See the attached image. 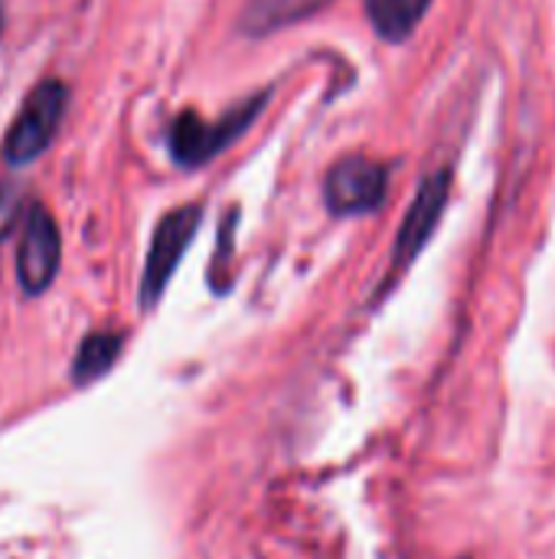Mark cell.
I'll list each match as a JSON object with an SVG mask.
<instances>
[{
    "instance_id": "6da1fadb",
    "label": "cell",
    "mask_w": 555,
    "mask_h": 559,
    "mask_svg": "<svg viewBox=\"0 0 555 559\" xmlns=\"http://www.w3.org/2000/svg\"><path fill=\"white\" fill-rule=\"evenodd\" d=\"M69 88L59 79H43L29 88L23 98L7 138H3V157L13 167L33 164L56 138L62 115H65Z\"/></svg>"
},
{
    "instance_id": "7a4b0ae2",
    "label": "cell",
    "mask_w": 555,
    "mask_h": 559,
    "mask_svg": "<svg viewBox=\"0 0 555 559\" xmlns=\"http://www.w3.org/2000/svg\"><path fill=\"white\" fill-rule=\"evenodd\" d=\"M268 95H255L252 102L239 105L236 111L222 115L219 121H203L196 111H183L170 124V154L180 167H200L213 160L222 147H229L262 111Z\"/></svg>"
},
{
    "instance_id": "3957f363",
    "label": "cell",
    "mask_w": 555,
    "mask_h": 559,
    "mask_svg": "<svg viewBox=\"0 0 555 559\" xmlns=\"http://www.w3.org/2000/svg\"><path fill=\"white\" fill-rule=\"evenodd\" d=\"M389 190V167L370 157H343L327 170L324 200L337 216H363L383 206Z\"/></svg>"
},
{
    "instance_id": "277c9868",
    "label": "cell",
    "mask_w": 555,
    "mask_h": 559,
    "mask_svg": "<svg viewBox=\"0 0 555 559\" xmlns=\"http://www.w3.org/2000/svg\"><path fill=\"white\" fill-rule=\"evenodd\" d=\"M196 229H200V206H177L173 213H167L157 223L150 249H147V262H144V278H141V305L144 308H150L164 295V288H167L170 275L177 272Z\"/></svg>"
},
{
    "instance_id": "5b68a950",
    "label": "cell",
    "mask_w": 555,
    "mask_h": 559,
    "mask_svg": "<svg viewBox=\"0 0 555 559\" xmlns=\"http://www.w3.org/2000/svg\"><path fill=\"white\" fill-rule=\"evenodd\" d=\"M59 226L46 206H29L23 229H20V246H16V282L26 295H43L56 272H59Z\"/></svg>"
},
{
    "instance_id": "8992f818",
    "label": "cell",
    "mask_w": 555,
    "mask_h": 559,
    "mask_svg": "<svg viewBox=\"0 0 555 559\" xmlns=\"http://www.w3.org/2000/svg\"><path fill=\"white\" fill-rule=\"evenodd\" d=\"M448 193H451V180L445 170L432 174L429 180H422L412 206L406 210V219H402V229L396 236V249H393V272L396 269H406L422 249L425 242L432 239V233L438 229L442 223V213L448 206Z\"/></svg>"
},
{
    "instance_id": "52a82bcc",
    "label": "cell",
    "mask_w": 555,
    "mask_h": 559,
    "mask_svg": "<svg viewBox=\"0 0 555 559\" xmlns=\"http://www.w3.org/2000/svg\"><path fill=\"white\" fill-rule=\"evenodd\" d=\"M324 7H330V0H249L239 16V26L249 36H272L321 13Z\"/></svg>"
},
{
    "instance_id": "ba28073f",
    "label": "cell",
    "mask_w": 555,
    "mask_h": 559,
    "mask_svg": "<svg viewBox=\"0 0 555 559\" xmlns=\"http://www.w3.org/2000/svg\"><path fill=\"white\" fill-rule=\"evenodd\" d=\"M432 0H366V13L373 20V29L389 39L402 43L415 33L422 16L429 13Z\"/></svg>"
},
{
    "instance_id": "9c48e42d",
    "label": "cell",
    "mask_w": 555,
    "mask_h": 559,
    "mask_svg": "<svg viewBox=\"0 0 555 559\" xmlns=\"http://www.w3.org/2000/svg\"><path fill=\"white\" fill-rule=\"evenodd\" d=\"M121 344H124V337L114 334V331H95V334H88L79 344V354H75V364H72L75 383H92L101 373H108L114 367L118 354H121Z\"/></svg>"
},
{
    "instance_id": "30bf717a",
    "label": "cell",
    "mask_w": 555,
    "mask_h": 559,
    "mask_svg": "<svg viewBox=\"0 0 555 559\" xmlns=\"http://www.w3.org/2000/svg\"><path fill=\"white\" fill-rule=\"evenodd\" d=\"M16 219V197L10 190H0V236L13 226Z\"/></svg>"
},
{
    "instance_id": "8fae6325",
    "label": "cell",
    "mask_w": 555,
    "mask_h": 559,
    "mask_svg": "<svg viewBox=\"0 0 555 559\" xmlns=\"http://www.w3.org/2000/svg\"><path fill=\"white\" fill-rule=\"evenodd\" d=\"M0 33H3V3H0Z\"/></svg>"
}]
</instances>
